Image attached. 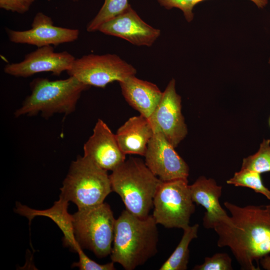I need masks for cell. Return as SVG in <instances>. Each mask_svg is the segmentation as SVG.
Instances as JSON below:
<instances>
[{
	"instance_id": "3",
	"label": "cell",
	"mask_w": 270,
	"mask_h": 270,
	"mask_svg": "<svg viewBox=\"0 0 270 270\" xmlns=\"http://www.w3.org/2000/svg\"><path fill=\"white\" fill-rule=\"evenodd\" d=\"M112 191L118 194L126 208L140 218L150 215L156 191L162 182L142 159L130 157L110 175Z\"/></svg>"
},
{
	"instance_id": "2",
	"label": "cell",
	"mask_w": 270,
	"mask_h": 270,
	"mask_svg": "<svg viewBox=\"0 0 270 270\" xmlns=\"http://www.w3.org/2000/svg\"><path fill=\"white\" fill-rule=\"evenodd\" d=\"M157 224L152 215L140 218L122 210L116 220L112 261L126 270L144 264L158 251Z\"/></svg>"
},
{
	"instance_id": "30",
	"label": "cell",
	"mask_w": 270,
	"mask_h": 270,
	"mask_svg": "<svg viewBox=\"0 0 270 270\" xmlns=\"http://www.w3.org/2000/svg\"><path fill=\"white\" fill-rule=\"evenodd\" d=\"M72 0L74 1V2H76V1H78V0Z\"/></svg>"
},
{
	"instance_id": "13",
	"label": "cell",
	"mask_w": 270,
	"mask_h": 270,
	"mask_svg": "<svg viewBox=\"0 0 270 270\" xmlns=\"http://www.w3.org/2000/svg\"><path fill=\"white\" fill-rule=\"evenodd\" d=\"M98 30L124 39L136 46H151L160 35V30L144 21L130 5L102 24Z\"/></svg>"
},
{
	"instance_id": "4",
	"label": "cell",
	"mask_w": 270,
	"mask_h": 270,
	"mask_svg": "<svg viewBox=\"0 0 270 270\" xmlns=\"http://www.w3.org/2000/svg\"><path fill=\"white\" fill-rule=\"evenodd\" d=\"M30 87L31 94L14 112L16 118L40 114L48 118L56 114H70L75 110L82 93L90 86L70 76L56 80L36 78L30 83Z\"/></svg>"
},
{
	"instance_id": "24",
	"label": "cell",
	"mask_w": 270,
	"mask_h": 270,
	"mask_svg": "<svg viewBox=\"0 0 270 270\" xmlns=\"http://www.w3.org/2000/svg\"><path fill=\"white\" fill-rule=\"evenodd\" d=\"M162 6L168 10L174 8L180 10L188 22L194 18V7L202 0H156Z\"/></svg>"
},
{
	"instance_id": "17",
	"label": "cell",
	"mask_w": 270,
	"mask_h": 270,
	"mask_svg": "<svg viewBox=\"0 0 270 270\" xmlns=\"http://www.w3.org/2000/svg\"><path fill=\"white\" fill-rule=\"evenodd\" d=\"M154 132L148 118L140 114L129 118L115 134L120 150L126 155L144 156Z\"/></svg>"
},
{
	"instance_id": "5",
	"label": "cell",
	"mask_w": 270,
	"mask_h": 270,
	"mask_svg": "<svg viewBox=\"0 0 270 270\" xmlns=\"http://www.w3.org/2000/svg\"><path fill=\"white\" fill-rule=\"evenodd\" d=\"M60 190V197L74 203L78 210L103 203L112 192L108 171L84 156L72 162Z\"/></svg>"
},
{
	"instance_id": "8",
	"label": "cell",
	"mask_w": 270,
	"mask_h": 270,
	"mask_svg": "<svg viewBox=\"0 0 270 270\" xmlns=\"http://www.w3.org/2000/svg\"><path fill=\"white\" fill-rule=\"evenodd\" d=\"M66 72L89 86L104 88L136 75V70L116 54H92L76 58Z\"/></svg>"
},
{
	"instance_id": "29",
	"label": "cell",
	"mask_w": 270,
	"mask_h": 270,
	"mask_svg": "<svg viewBox=\"0 0 270 270\" xmlns=\"http://www.w3.org/2000/svg\"><path fill=\"white\" fill-rule=\"evenodd\" d=\"M268 125H269V126L270 128V116L269 119H268Z\"/></svg>"
},
{
	"instance_id": "10",
	"label": "cell",
	"mask_w": 270,
	"mask_h": 270,
	"mask_svg": "<svg viewBox=\"0 0 270 270\" xmlns=\"http://www.w3.org/2000/svg\"><path fill=\"white\" fill-rule=\"evenodd\" d=\"M174 148L159 132H154L148 144L145 164L162 182L188 176L189 167Z\"/></svg>"
},
{
	"instance_id": "23",
	"label": "cell",
	"mask_w": 270,
	"mask_h": 270,
	"mask_svg": "<svg viewBox=\"0 0 270 270\" xmlns=\"http://www.w3.org/2000/svg\"><path fill=\"white\" fill-rule=\"evenodd\" d=\"M194 270H232V260L226 253L218 252L206 257L204 262L196 265Z\"/></svg>"
},
{
	"instance_id": "6",
	"label": "cell",
	"mask_w": 270,
	"mask_h": 270,
	"mask_svg": "<svg viewBox=\"0 0 270 270\" xmlns=\"http://www.w3.org/2000/svg\"><path fill=\"white\" fill-rule=\"evenodd\" d=\"M73 216L76 241L98 258L110 254L116 220L110 206L103 202L91 208L78 210Z\"/></svg>"
},
{
	"instance_id": "9",
	"label": "cell",
	"mask_w": 270,
	"mask_h": 270,
	"mask_svg": "<svg viewBox=\"0 0 270 270\" xmlns=\"http://www.w3.org/2000/svg\"><path fill=\"white\" fill-rule=\"evenodd\" d=\"M182 99L176 90V80L168 83L160 100L148 118L154 132H159L176 148L188 134L182 113Z\"/></svg>"
},
{
	"instance_id": "14",
	"label": "cell",
	"mask_w": 270,
	"mask_h": 270,
	"mask_svg": "<svg viewBox=\"0 0 270 270\" xmlns=\"http://www.w3.org/2000/svg\"><path fill=\"white\" fill-rule=\"evenodd\" d=\"M84 156L102 168L112 171L126 160L116 134L102 120L98 119L92 136L84 145Z\"/></svg>"
},
{
	"instance_id": "7",
	"label": "cell",
	"mask_w": 270,
	"mask_h": 270,
	"mask_svg": "<svg viewBox=\"0 0 270 270\" xmlns=\"http://www.w3.org/2000/svg\"><path fill=\"white\" fill-rule=\"evenodd\" d=\"M152 216L156 224L168 228L190 226V220L196 210L188 179L162 182L155 194Z\"/></svg>"
},
{
	"instance_id": "16",
	"label": "cell",
	"mask_w": 270,
	"mask_h": 270,
	"mask_svg": "<svg viewBox=\"0 0 270 270\" xmlns=\"http://www.w3.org/2000/svg\"><path fill=\"white\" fill-rule=\"evenodd\" d=\"M127 102L140 115L149 118L158 104L162 92L154 84L140 80L135 75L119 82Z\"/></svg>"
},
{
	"instance_id": "11",
	"label": "cell",
	"mask_w": 270,
	"mask_h": 270,
	"mask_svg": "<svg viewBox=\"0 0 270 270\" xmlns=\"http://www.w3.org/2000/svg\"><path fill=\"white\" fill-rule=\"evenodd\" d=\"M75 59L68 52H56L52 46H47L38 48L27 54L20 62L6 64L4 72L11 76L23 78L41 72H51L58 76L70 68Z\"/></svg>"
},
{
	"instance_id": "21",
	"label": "cell",
	"mask_w": 270,
	"mask_h": 270,
	"mask_svg": "<svg viewBox=\"0 0 270 270\" xmlns=\"http://www.w3.org/2000/svg\"><path fill=\"white\" fill-rule=\"evenodd\" d=\"M226 183L236 186L250 188L270 200V190L263 184L260 173L241 168L239 172H236L232 178L227 180Z\"/></svg>"
},
{
	"instance_id": "12",
	"label": "cell",
	"mask_w": 270,
	"mask_h": 270,
	"mask_svg": "<svg viewBox=\"0 0 270 270\" xmlns=\"http://www.w3.org/2000/svg\"><path fill=\"white\" fill-rule=\"evenodd\" d=\"M80 34L78 29H72L54 25L52 18L42 12L34 16L32 28L25 30H8L10 40L16 44H26L38 48L58 46L76 40Z\"/></svg>"
},
{
	"instance_id": "26",
	"label": "cell",
	"mask_w": 270,
	"mask_h": 270,
	"mask_svg": "<svg viewBox=\"0 0 270 270\" xmlns=\"http://www.w3.org/2000/svg\"><path fill=\"white\" fill-rule=\"evenodd\" d=\"M36 0H0V8L6 10L24 14Z\"/></svg>"
},
{
	"instance_id": "27",
	"label": "cell",
	"mask_w": 270,
	"mask_h": 270,
	"mask_svg": "<svg viewBox=\"0 0 270 270\" xmlns=\"http://www.w3.org/2000/svg\"><path fill=\"white\" fill-rule=\"evenodd\" d=\"M260 262L264 269L270 270V254L261 258Z\"/></svg>"
},
{
	"instance_id": "22",
	"label": "cell",
	"mask_w": 270,
	"mask_h": 270,
	"mask_svg": "<svg viewBox=\"0 0 270 270\" xmlns=\"http://www.w3.org/2000/svg\"><path fill=\"white\" fill-rule=\"evenodd\" d=\"M242 169L262 174L270 172V140L264 139L260 148L254 154L244 158Z\"/></svg>"
},
{
	"instance_id": "31",
	"label": "cell",
	"mask_w": 270,
	"mask_h": 270,
	"mask_svg": "<svg viewBox=\"0 0 270 270\" xmlns=\"http://www.w3.org/2000/svg\"><path fill=\"white\" fill-rule=\"evenodd\" d=\"M269 62L270 63V60H269Z\"/></svg>"
},
{
	"instance_id": "19",
	"label": "cell",
	"mask_w": 270,
	"mask_h": 270,
	"mask_svg": "<svg viewBox=\"0 0 270 270\" xmlns=\"http://www.w3.org/2000/svg\"><path fill=\"white\" fill-rule=\"evenodd\" d=\"M199 225L196 224L184 230V234L178 246L159 268L160 270H186L190 257L189 245L198 237Z\"/></svg>"
},
{
	"instance_id": "15",
	"label": "cell",
	"mask_w": 270,
	"mask_h": 270,
	"mask_svg": "<svg viewBox=\"0 0 270 270\" xmlns=\"http://www.w3.org/2000/svg\"><path fill=\"white\" fill-rule=\"evenodd\" d=\"M192 201L206 210L202 218L203 226L213 228L220 222L226 220L229 216L220 203L222 187L213 178L200 176L190 185Z\"/></svg>"
},
{
	"instance_id": "20",
	"label": "cell",
	"mask_w": 270,
	"mask_h": 270,
	"mask_svg": "<svg viewBox=\"0 0 270 270\" xmlns=\"http://www.w3.org/2000/svg\"><path fill=\"white\" fill-rule=\"evenodd\" d=\"M130 5L128 0H104L97 14L88 24L87 31L98 30L102 24L122 12Z\"/></svg>"
},
{
	"instance_id": "18",
	"label": "cell",
	"mask_w": 270,
	"mask_h": 270,
	"mask_svg": "<svg viewBox=\"0 0 270 270\" xmlns=\"http://www.w3.org/2000/svg\"><path fill=\"white\" fill-rule=\"evenodd\" d=\"M68 202L60 197L50 208L37 210L18 203L15 212L27 218L30 222L36 216L50 218L58 226L64 234V244L77 253L82 249L76 240L73 225V216L68 212Z\"/></svg>"
},
{
	"instance_id": "25",
	"label": "cell",
	"mask_w": 270,
	"mask_h": 270,
	"mask_svg": "<svg viewBox=\"0 0 270 270\" xmlns=\"http://www.w3.org/2000/svg\"><path fill=\"white\" fill-rule=\"evenodd\" d=\"M79 256L78 262L72 264V266H76L80 270H114L115 266L114 262H111L105 264H100L88 258L80 250L78 252Z\"/></svg>"
},
{
	"instance_id": "28",
	"label": "cell",
	"mask_w": 270,
	"mask_h": 270,
	"mask_svg": "<svg viewBox=\"0 0 270 270\" xmlns=\"http://www.w3.org/2000/svg\"><path fill=\"white\" fill-rule=\"evenodd\" d=\"M254 2L259 8H263L268 2V0H250Z\"/></svg>"
},
{
	"instance_id": "1",
	"label": "cell",
	"mask_w": 270,
	"mask_h": 270,
	"mask_svg": "<svg viewBox=\"0 0 270 270\" xmlns=\"http://www.w3.org/2000/svg\"><path fill=\"white\" fill-rule=\"evenodd\" d=\"M231 216L214 230L217 246L228 247L242 270H258L254 264L270 254V204L240 206L224 202Z\"/></svg>"
}]
</instances>
